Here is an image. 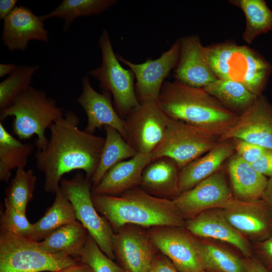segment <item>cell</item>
<instances>
[{
  "instance_id": "cell-44",
  "label": "cell",
  "mask_w": 272,
  "mask_h": 272,
  "mask_svg": "<svg viewBox=\"0 0 272 272\" xmlns=\"http://www.w3.org/2000/svg\"><path fill=\"white\" fill-rule=\"evenodd\" d=\"M55 272H93L86 264L79 261L76 264Z\"/></svg>"
},
{
  "instance_id": "cell-30",
  "label": "cell",
  "mask_w": 272,
  "mask_h": 272,
  "mask_svg": "<svg viewBox=\"0 0 272 272\" xmlns=\"http://www.w3.org/2000/svg\"><path fill=\"white\" fill-rule=\"evenodd\" d=\"M117 2L116 0H63L51 12L39 17L43 22L52 18L63 19V30L67 32L77 18L100 14Z\"/></svg>"
},
{
  "instance_id": "cell-12",
  "label": "cell",
  "mask_w": 272,
  "mask_h": 272,
  "mask_svg": "<svg viewBox=\"0 0 272 272\" xmlns=\"http://www.w3.org/2000/svg\"><path fill=\"white\" fill-rule=\"evenodd\" d=\"M236 199L219 170L173 200L182 218L190 219L209 209L228 208Z\"/></svg>"
},
{
  "instance_id": "cell-27",
  "label": "cell",
  "mask_w": 272,
  "mask_h": 272,
  "mask_svg": "<svg viewBox=\"0 0 272 272\" xmlns=\"http://www.w3.org/2000/svg\"><path fill=\"white\" fill-rule=\"evenodd\" d=\"M104 127L106 133L105 142L98 166L90 180L92 188L98 185L115 165L138 154L118 130L109 126Z\"/></svg>"
},
{
  "instance_id": "cell-9",
  "label": "cell",
  "mask_w": 272,
  "mask_h": 272,
  "mask_svg": "<svg viewBox=\"0 0 272 272\" xmlns=\"http://www.w3.org/2000/svg\"><path fill=\"white\" fill-rule=\"evenodd\" d=\"M92 184L82 173L70 179H62L60 188L74 208L77 221L95 240L102 251L115 259L112 237L114 230L108 221L99 216L92 199Z\"/></svg>"
},
{
  "instance_id": "cell-6",
  "label": "cell",
  "mask_w": 272,
  "mask_h": 272,
  "mask_svg": "<svg viewBox=\"0 0 272 272\" xmlns=\"http://www.w3.org/2000/svg\"><path fill=\"white\" fill-rule=\"evenodd\" d=\"M79 261L64 254L48 252L28 238L0 233V272H55Z\"/></svg>"
},
{
  "instance_id": "cell-32",
  "label": "cell",
  "mask_w": 272,
  "mask_h": 272,
  "mask_svg": "<svg viewBox=\"0 0 272 272\" xmlns=\"http://www.w3.org/2000/svg\"><path fill=\"white\" fill-rule=\"evenodd\" d=\"M205 270L208 272H246V263L236 254L217 245L198 241Z\"/></svg>"
},
{
  "instance_id": "cell-46",
  "label": "cell",
  "mask_w": 272,
  "mask_h": 272,
  "mask_svg": "<svg viewBox=\"0 0 272 272\" xmlns=\"http://www.w3.org/2000/svg\"><path fill=\"white\" fill-rule=\"evenodd\" d=\"M199 272H208V271H206L205 270H202L199 271Z\"/></svg>"
},
{
  "instance_id": "cell-8",
  "label": "cell",
  "mask_w": 272,
  "mask_h": 272,
  "mask_svg": "<svg viewBox=\"0 0 272 272\" xmlns=\"http://www.w3.org/2000/svg\"><path fill=\"white\" fill-rule=\"evenodd\" d=\"M219 138L205 128L170 118L162 141L151 153L152 160L168 157L181 170L213 149Z\"/></svg>"
},
{
  "instance_id": "cell-35",
  "label": "cell",
  "mask_w": 272,
  "mask_h": 272,
  "mask_svg": "<svg viewBox=\"0 0 272 272\" xmlns=\"http://www.w3.org/2000/svg\"><path fill=\"white\" fill-rule=\"evenodd\" d=\"M79 260L87 264L93 272H125L102 251L89 234Z\"/></svg>"
},
{
  "instance_id": "cell-28",
  "label": "cell",
  "mask_w": 272,
  "mask_h": 272,
  "mask_svg": "<svg viewBox=\"0 0 272 272\" xmlns=\"http://www.w3.org/2000/svg\"><path fill=\"white\" fill-rule=\"evenodd\" d=\"M34 149L10 134L0 122V181L8 182L14 169L25 168Z\"/></svg>"
},
{
  "instance_id": "cell-17",
  "label": "cell",
  "mask_w": 272,
  "mask_h": 272,
  "mask_svg": "<svg viewBox=\"0 0 272 272\" xmlns=\"http://www.w3.org/2000/svg\"><path fill=\"white\" fill-rule=\"evenodd\" d=\"M82 93L75 101L87 115V124L84 130L93 134L96 129L109 126L118 130L126 141L124 119L116 111L110 93L107 91L97 92L93 88L88 75L82 79Z\"/></svg>"
},
{
  "instance_id": "cell-29",
  "label": "cell",
  "mask_w": 272,
  "mask_h": 272,
  "mask_svg": "<svg viewBox=\"0 0 272 272\" xmlns=\"http://www.w3.org/2000/svg\"><path fill=\"white\" fill-rule=\"evenodd\" d=\"M232 5L239 8L246 19L243 33L244 41L251 44L261 34L272 31V11L264 0H230Z\"/></svg>"
},
{
  "instance_id": "cell-38",
  "label": "cell",
  "mask_w": 272,
  "mask_h": 272,
  "mask_svg": "<svg viewBox=\"0 0 272 272\" xmlns=\"http://www.w3.org/2000/svg\"><path fill=\"white\" fill-rule=\"evenodd\" d=\"M257 258L267 269L272 272V234L258 244Z\"/></svg>"
},
{
  "instance_id": "cell-11",
  "label": "cell",
  "mask_w": 272,
  "mask_h": 272,
  "mask_svg": "<svg viewBox=\"0 0 272 272\" xmlns=\"http://www.w3.org/2000/svg\"><path fill=\"white\" fill-rule=\"evenodd\" d=\"M181 227H154L147 233L156 249L167 257L180 272L205 270L198 241Z\"/></svg>"
},
{
  "instance_id": "cell-43",
  "label": "cell",
  "mask_w": 272,
  "mask_h": 272,
  "mask_svg": "<svg viewBox=\"0 0 272 272\" xmlns=\"http://www.w3.org/2000/svg\"><path fill=\"white\" fill-rule=\"evenodd\" d=\"M245 261L246 272H271L257 258H250Z\"/></svg>"
},
{
  "instance_id": "cell-34",
  "label": "cell",
  "mask_w": 272,
  "mask_h": 272,
  "mask_svg": "<svg viewBox=\"0 0 272 272\" xmlns=\"http://www.w3.org/2000/svg\"><path fill=\"white\" fill-rule=\"evenodd\" d=\"M39 66L21 65L0 83V110L13 103L15 99L30 86L33 77Z\"/></svg>"
},
{
  "instance_id": "cell-2",
  "label": "cell",
  "mask_w": 272,
  "mask_h": 272,
  "mask_svg": "<svg viewBox=\"0 0 272 272\" xmlns=\"http://www.w3.org/2000/svg\"><path fill=\"white\" fill-rule=\"evenodd\" d=\"M157 102L170 118L205 128L220 137L239 118L204 88L191 87L176 80L165 81Z\"/></svg>"
},
{
  "instance_id": "cell-36",
  "label": "cell",
  "mask_w": 272,
  "mask_h": 272,
  "mask_svg": "<svg viewBox=\"0 0 272 272\" xmlns=\"http://www.w3.org/2000/svg\"><path fill=\"white\" fill-rule=\"evenodd\" d=\"M5 209L1 214L0 233H7L28 238L32 230L33 224L23 214L6 201Z\"/></svg>"
},
{
  "instance_id": "cell-39",
  "label": "cell",
  "mask_w": 272,
  "mask_h": 272,
  "mask_svg": "<svg viewBox=\"0 0 272 272\" xmlns=\"http://www.w3.org/2000/svg\"><path fill=\"white\" fill-rule=\"evenodd\" d=\"M254 169L266 177L272 176V149H267L256 160L250 164Z\"/></svg>"
},
{
  "instance_id": "cell-42",
  "label": "cell",
  "mask_w": 272,
  "mask_h": 272,
  "mask_svg": "<svg viewBox=\"0 0 272 272\" xmlns=\"http://www.w3.org/2000/svg\"><path fill=\"white\" fill-rule=\"evenodd\" d=\"M272 215V176L268 179L265 188L260 198Z\"/></svg>"
},
{
  "instance_id": "cell-3",
  "label": "cell",
  "mask_w": 272,
  "mask_h": 272,
  "mask_svg": "<svg viewBox=\"0 0 272 272\" xmlns=\"http://www.w3.org/2000/svg\"><path fill=\"white\" fill-rule=\"evenodd\" d=\"M92 199L97 211L115 231L126 225L150 228L185 225L173 199L154 196L141 188L117 196L92 194Z\"/></svg>"
},
{
  "instance_id": "cell-4",
  "label": "cell",
  "mask_w": 272,
  "mask_h": 272,
  "mask_svg": "<svg viewBox=\"0 0 272 272\" xmlns=\"http://www.w3.org/2000/svg\"><path fill=\"white\" fill-rule=\"evenodd\" d=\"M208 63L219 79L239 83L256 96L262 94L272 65L262 55L246 45L225 42L205 46Z\"/></svg>"
},
{
  "instance_id": "cell-13",
  "label": "cell",
  "mask_w": 272,
  "mask_h": 272,
  "mask_svg": "<svg viewBox=\"0 0 272 272\" xmlns=\"http://www.w3.org/2000/svg\"><path fill=\"white\" fill-rule=\"evenodd\" d=\"M179 53L178 39L159 58L156 59L148 58L142 63H133L116 54L119 62L128 66L134 74L135 92L140 103L147 101H157L165 79L177 64Z\"/></svg>"
},
{
  "instance_id": "cell-24",
  "label": "cell",
  "mask_w": 272,
  "mask_h": 272,
  "mask_svg": "<svg viewBox=\"0 0 272 272\" xmlns=\"http://www.w3.org/2000/svg\"><path fill=\"white\" fill-rule=\"evenodd\" d=\"M230 160L228 172L236 196L245 201L260 199L267 177L256 171L237 155H233Z\"/></svg>"
},
{
  "instance_id": "cell-20",
  "label": "cell",
  "mask_w": 272,
  "mask_h": 272,
  "mask_svg": "<svg viewBox=\"0 0 272 272\" xmlns=\"http://www.w3.org/2000/svg\"><path fill=\"white\" fill-rule=\"evenodd\" d=\"M185 225L193 235L227 242L235 246L245 256H251L248 243L242 234L229 223L222 211H205L188 219Z\"/></svg>"
},
{
  "instance_id": "cell-33",
  "label": "cell",
  "mask_w": 272,
  "mask_h": 272,
  "mask_svg": "<svg viewBox=\"0 0 272 272\" xmlns=\"http://www.w3.org/2000/svg\"><path fill=\"white\" fill-rule=\"evenodd\" d=\"M36 181L37 176L32 169H17L14 177L6 189L5 201L26 214L27 205L33 197Z\"/></svg>"
},
{
  "instance_id": "cell-41",
  "label": "cell",
  "mask_w": 272,
  "mask_h": 272,
  "mask_svg": "<svg viewBox=\"0 0 272 272\" xmlns=\"http://www.w3.org/2000/svg\"><path fill=\"white\" fill-rule=\"evenodd\" d=\"M17 0H1L0 1V19L4 20L5 18L17 7Z\"/></svg>"
},
{
  "instance_id": "cell-26",
  "label": "cell",
  "mask_w": 272,
  "mask_h": 272,
  "mask_svg": "<svg viewBox=\"0 0 272 272\" xmlns=\"http://www.w3.org/2000/svg\"><path fill=\"white\" fill-rule=\"evenodd\" d=\"M76 221L77 220L73 205L59 188L55 193L52 205L38 221L33 224L28 239L41 241L59 227Z\"/></svg>"
},
{
  "instance_id": "cell-15",
  "label": "cell",
  "mask_w": 272,
  "mask_h": 272,
  "mask_svg": "<svg viewBox=\"0 0 272 272\" xmlns=\"http://www.w3.org/2000/svg\"><path fill=\"white\" fill-rule=\"evenodd\" d=\"M242 140L272 149V105L263 94L243 112L234 124L219 141Z\"/></svg>"
},
{
  "instance_id": "cell-21",
  "label": "cell",
  "mask_w": 272,
  "mask_h": 272,
  "mask_svg": "<svg viewBox=\"0 0 272 272\" xmlns=\"http://www.w3.org/2000/svg\"><path fill=\"white\" fill-rule=\"evenodd\" d=\"M152 161L151 154L138 153L111 168L91 188L92 194L117 196L140 185L143 171Z\"/></svg>"
},
{
  "instance_id": "cell-40",
  "label": "cell",
  "mask_w": 272,
  "mask_h": 272,
  "mask_svg": "<svg viewBox=\"0 0 272 272\" xmlns=\"http://www.w3.org/2000/svg\"><path fill=\"white\" fill-rule=\"evenodd\" d=\"M148 272H180L172 262L162 253H157Z\"/></svg>"
},
{
  "instance_id": "cell-10",
  "label": "cell",
  "mask_w": 272,
  "mask_h": 272,
  "mask_svg": "<svg viewBox=\"0 0 272 272\" xmlns=\"http://www.w3.org/2000/svg\"><path fill=\"white\" fill-rule=\"evenodd\" d=\"M123 119L127 143L138 153L151 154L162 141L170 117L157 101H147Z\"/></svg>"
},
{
  "instance_id": "cell-18",
  "label": "cell",
  "mask_w": 272,
  "mask_h": 272,
  "mask_svg": "<svg viewBox=\"0 0 272 272\" xmlns=\"http://www.w3.org/2000/svg\"><path fill=\"white\" fill-rule=\"evenodd\" d=\"M1 39L10 51H25L31 40L48 41L44 22L28 7H16L4 20Z\"/></svg>"
},
{
  "instance_id": "cell-25",
  "label": "cell",
  "mask_w": 272,
  "mask_h": 272,
  "mask_svg": "<svg viewBox=\"0 0 272 272\" xmlns=\"http://www.w3.org/2000/svg\"><path fill=\"white\" fill-rule=\"evenodd\" d=\"M88 235L83 225L76 221L59 227L38 243L41 248L48 252L64 254L79 260Z\"/></svg>"
},
{
  "instance_id": "cell-19",
  "label": "cell",
  "mask_w": 272,
  "mask_h": 272,
  "mask_svg": "<svg viewBox=\"0 0 272 272\" xmlns=\"http://www.w3.org/2000/svg\"><path fill=\"white\" fill-rule=\"evenodd\" d=\"M222 212L229 223L241 233L261 241L272 234V215L261 199L252 201L237 199Z\"/></svg>"
},
{
  "instance_id": "cell-16",
  "label": "cell",
  "mask_w": 272,
  "mask_h": 272,
  "mask_svg": "<svg viewBox=\"0 0 272 272\" xmlns=\"http://www.w3.org/2000/svg\"><path fill=\"white\" fill-rule=\"evenodd\" d=\"M179 40L180 53L174 70L175 80L191 87L203 88L218 79L208 63L205 46L199 36H186Z\"/></svg>"
},
{
  "instance_id": "cell-31",
  "label": "cell",
  "mask_w": 272,
  "mask_h": 272,
  "mask_svg": "<svg viewBox=\"0 0 272 272\" xmlns=\"http://www.w3.org/2000/svg\"><path fill=\"white\" fill-rule=\"evenodd\" d=\"M203 88L225 107L241 114L254 103L258 96L243 85L226 80L218 79Z\"/></svg>"
},
{
  "instance_id": "cell-14",
  "label": "cell",
  "mask_w": 272,
  "mask_h": 272,
  "mask_svg": "<svg viewBox=\"0 0 272 272\" xmlns=\"http://www.w3.org/2000/svg\"><path fill=\"white\" fill-rule=\"evenodd\" d=\"M112 242L115 258L125 272H148L157 249L141 227L123 226L114 232Z\"/></svg>"
},
{
  "instance_id": "cell-37",
  "label": "cell",
  "mask_w": 272,
  "mask_h": 272,
  "mask_svg": "<svg viewBox=\"0 0 272 272\" xmlns=\"http://www.w3.org/2000/svg\"><path fill=\"white\" fill-rule=\"evenodd\" d=\"M237 155L243 160L251 164L259 158L267 149L242 140H231Z\"/></svg>"
},
{
  "instance_id": "cell-23",
  "label": "cell",
  "mask_w": 272,
  "mask_h": 272,
  "mask_svg": "<svg viewBox=\"0 0 272 272\" xmlns=\"http://www.w3.org/2000/svg\"><path fill=\"white\" fill-rule=\"evenodd\" d=\"M234 151L232 140L219 142L205 155L182 168L179 175L180 193L190 189L219 170L223 163L233 156Z\"/></svg>"
},
{
  "instance_id": "cell-45",
  "label": "cell",
  "mask_w": 272,
  "mask_h": 272,
  "mask_svg": "<svg viewBox=\"0 0 272 272\" xmlns=\"http://www.w3.org/2000/svg\"><path fill=\"white\" fill-rule=\"evenodd\" d=\"M14 63L0 64V77L2 78L7 75H10L16 68Z\"/></svg>"
},
{
  "instance_id": "cell-7",
  "label": "cell",
  "mask_w": 272,
  "mask_h": 272,
  "mask_svg": "<svg viewBox=\"0 0 272 272\" xmlns=\"http://www.w3.org/2000/svg\"><path fill=\"white\" fill-rule=\"evenodd\" d=\"M99 44L102 55L101 64L90 70L88 74L99 82L103 91L110 93L116 111L124 119L140 104L135 92L134 74L131 70L125 69L121 65L107 30L102 31Z\"/></svg>"
},
{
  "instance_id": "cell-5",
  "label": "cell",
  "mask_w": 272,
  "mask_h": 272,
  "mask_svg": "<svg viewBox=\"0 0 272 272\" xmlns=\"http://www.w3.org/2000/svg\"><path fill=\"white\" fill-rule=\"evenodd\" d=\"M65 112L44 91L30 86L11 105L0 110V120L14 117V133L21 140L37 135L34 144L37 150H43L48 142L45 134L46 129L62 117Z\"/></svg>"
},
{
  "instance_id": "cell-22",
  "label": "cell",
  "mask_w": 272,
  "mask_h": 272,
  "mask_svg": "<svg viewBox=\"0 0 272 272\" xmlns=\"http://www.w3.org/2000/svg\"><path fill=\"white\" fill-rule=\"evenodd\" d=\"M180 169L171 158L162 157L152 160L144 169L141 188L154 196L173 199L180 194Z\"/></svg>"
},
{
  "instance_id": "cell-1",
  "label": "cell",
  "mask_w": 272,
  "mask_h": 272,
  "mask_svg": "<svg viewBox=\"0 0 272 272\" xmlns=\"http://www.w3.org/2000/svg\"><path fill=\"white\" fill-rule=\"evenodd\" d=\"M80 119L72 111L49 128L50 138L46 148L35 153L37 168L45 176L44 190L55 194L62 177L74 170H83L91 180L98 166L105 138L79 129Z\"/></svg>"
}]
</instances>
